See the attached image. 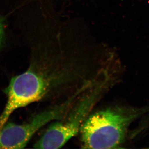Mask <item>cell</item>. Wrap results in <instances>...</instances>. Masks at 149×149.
Wrapping results in <instances>:
<instances>
[{
	"label": "cell",
	"mask_w": 149,
	"mask_h": 149,
	"mask_svg": "<svg viewBox=\"0 0 149 149\" xmlns=\"http://www.w3.org/2000/svg\"><path fill=\"white\" fill-rule=\"evenodd\" d=\"M68 109L66 104L61 103L37 113L23 124L7 121L0 130V149L24 148L40 128L49 123L61 119Z\"/></svg>",
	"instance_id": "277c9868"
},
{
	"label": "cell",
	"mask_w": 149,
	"mask_h": 149,
	"mask_svg": "<svg viewBox=\"0 0 149 149\" xmlns=\"http://www.w3.org/2000/svg\"><path fill=\"white\" fill-rule=\"evenodd\" d=\"M147 108L110 107L91 113L82 125L83 149H116L125 141L132 123L147 111Z\"/></svg>",
	"instance_id": "7a4b0ae2"
},
{
	"label": "cell",
	"mask_w": 149,
	"mask_h": 149,
	"mask_svg": "<svg viewBox=\"0 0 149 149\" xmlns=\"http://www.w3.org/2000/svg\"><path fill=\"white\" fill-rule=\"evenodd\" d=\"M110 72L96 56L43 52L33 54L27 70L11 79L9 91L21 107L40 101L58 104L87 91Z\"/></svg>",
	"instance_id": "6da1fadb"
},
{
	"label": "cell",
	"mask_w": 149,
	"mask_h": 149,
	"mask_svg": "<svg viewBox=\"0 0 149 149\" xmlns=\"http://www.w3.org/2000/svg\"><path fill=\"white\" fill-rule=\"evenodd\" d=\"M6 27L3 19L0 16V52L2 50L6 38Z\"/></svg>",
	"instance_id": "5b68a950"
},
{
	"label": "cell",
	"mask_w": 149,
	"mask_h": 149,
	"mask_svg": "<svg viewBox=\"0 0 149 149\" xmlns=\"http://www.w3.org/2000/svg\"><path fill=\"white\" fill-rule=\"evenodd\" d=\"M115 75L106 77L85 91L65 116L54 121L34 145L37 149H59L78 132L96 105L112 86Z\"/></svg>",
	"instance_id": "3957f363"
}]
</instances>
